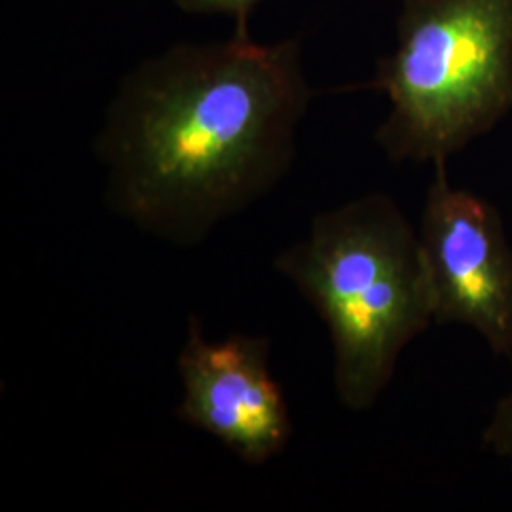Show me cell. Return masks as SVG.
I'll use <instances>...</instances> for the list:
<instances>
[{"label": "cell", "instance_id": "277c9868", "mask_svg": "<svg viewBox=\"0 0 512 512\" xmlns=\"http://www.w3.org/2000/svg\"><path fill=\"white\" fill-rule=\"evenodd\" d=\"M418 234L435 323L475 330L494 355L512 357V247L497 207L454 186L439 162Z\"/></svg>", "mask_w": 512, "mask_h": 512}, {"label": "cell", "instance_id": "52a82bcc", "mask_svg": "<svg viewBox=\"0 0 512 512\" xmlns=\"http://www.w3.org/2000/svg\"><path fill=\"white\" fill-rule=\"evenodd\" d=\"M188 14H222L236 21V29H249V18L262 0H173Z\"/></svg>", "mask_w": 512, "mask_h": 512}, {"label": "cell", "instance_id": "3957f363", "mask_svg": "<svg viewBox=\"0 0 512 512\" xmlns=\"http://www.w3.org/2000/svg\"><path fill=\"white\" fill-rule=\"evenodd\" d=\"M368 88L393 162H448L512 110V0H403L397 46Z\"/></svg>", "mask_w": 512, "mask_h": 512}, {"label": "cell", "instance_id": "6da1fadb", "mask_svg": "<svg viewBox=\"0 0 512 512\" xmlns=\"http://www.w3.org/2000/svg\"><path fill=\"white\" fill-rule=\"evenodd\" d=\"M300 42L177 44L116 93L97 150L114 211L188 247L270 192L310 107Z\"/></svg>", "mask_w": 512, "mask_h": 512}, {"label": "cell", "instance_id": "5b68a950", "mask_svg": "<svg viewBox=\"0 0 512 512\" xmlns=\"http://www.w3.org/2000/svg\"><path fill=\"white\" fill-rule=\"evenodd\" d=\"M177 368L183 384L179 420L249 465H264L285 450L293 423L270 372L268 338L234 334L211 342L192 317Z\"/></svg>", "mask_w": 512, "mask_h": 512}, {"label": "cell", "instance_id": "7a4b0ae2", "mask_svg": "<svg viewBox=\"0 0 512 512\" xmlns=\"http://www.w3.org/2000/svg\"><path fill=\"white\" fill-rule=\"evenodd\" d=\"M274 264L329 330L340 403L372 408L404 349L435 323L418 230L391 196L370 192L319 213Z\"/></svg>", "mask_w": 512, "mask_h": 512}, {"label": "cell", "instance_id": "8992f818", "mask_svg": "<svg viewBox=\"0 0 512 512\" xmlns=\"http://www.w3.org/2000/svg\"><path fill=\"white\" fill-rule=\"evenodd\" d=\"M484 446L512 469V387L497 401L482 433Z\"/></svg>", "mask_w": 512, "mask_h": 512}]
</instances>
